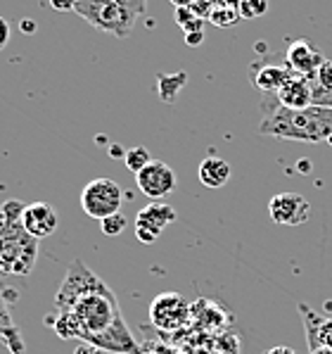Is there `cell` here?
I'll list each match as a JSON object with an SVG mask.
<instances>
[{"label": "cell", "instance_id": "obj_29", "mask_svg": "<svg viewBox=\"0 0 332 354\" xmlns=\"http://www.w3.org/2000/svg\"><path fill=\"white\" fill-rule=\"evenodd\" d=\"M202 31H193V34H185V43H188V46H199V43H202Z\"/></svg>", "mask_w": 332, "mask_h": 354}, {"label": "cell", "instance_id": "obj_14", "mask_svg": "<svg viewBox=\"0 0 332 354\" xmlns=\"http://www.w3.org/2000/svg\"><path fill=\"white\" fill-rule=\"evenodd\" d=\"M197 178L204 188L219 190L231 181V165H228V160H223L219 155H209V157H204L202 165H199Z\"/></svg>", "mask_w": 332, "mask_h": 354}, {"label": "cell", "instance_id": "obj_26", "mask_svg": "<svg viewBox=\"0 0 332 354\" xmlns=\"http://www.w3.org/2000/svg\"><path fill=\"white\" fill-rule=\"evenodd\" d=\"M50 3L52 10H57V12H74L76 8V0H48Z\"/></svg>", "mask_w": 332, "mask_h": 354}, {"label": "cell", "instance_id": "obj_27", "mask_svg": "<svg viewBox=\"0 0 332 354\" xmlns=\"http://www.w3.org/2000/svg\"><path fill=\"white\" fill-rule=\"evenodd\" d=\"M74 354H105V350H100V347L90 345V342H81V345H76Z\"/></svg>", "mask_w": 332, "mask_h": 354}, {"label": "cell", "instance_id": "obj_16", "mask_svg": "<svg viewBox=\"0 0 332 354\" xmlns=\"http://www.w3.org/2000/svg\"><path fill=\"white\" fill-rule=\"evenodd\" d=\"M0 340H3V345L12 354H24L26 350L24 340H21V330L14 324L8 302L3 297H0Z\"/></svg>", "mask_w": 332, "mask_h": 354}, {"label": "cell", "instance_id": "obj_18", "mask_svg": "<svg viewBox=\"0 0 332 354\" xmlns=\"http://www.w3.org/2000/svg\"><path fill=\"white\" fill-rule=\"evenodd\" d=\"M209 19L214 21L216 26H233V24H237V21L242 19V15H240V8H237L235 3H228V0H223L219 8L209 15Z\"/></svg>", "mask_w": 332, "mask_h": 354}, {"label": "cell", "instance_id": "obj_13", "mask_svg": "<svg viewBox=\"0 0 332 354\" xmlns=\"http://www.w3.org/2000/svg\"><path fill=\"white\" fill-rule=\"evenodd\" d=\"M277 105L287 107V110H306L311 107V86H309L306 76L295 74L280 91L275 93Z\"/></svg>", "mask_w": 332, "mask_h": 354}, {"label": "cell", "instance_id": "obj_22", "mask_svg": "<svg viewBox=\"0 0 332 354\" xmlns=\"http://www.w3.org/2000/svg\"><path fill=\"white\" fill-rule=\"evenodd\" d=\"M117 5L121 8V12L126 15L130 24H135L140 15L145 12V8H148V0H117Z\"/></svg>", "mask_w": 332, "mask_h": 354}, {"label": "cell", "instance_id": "obj_3", "mask_svg": "<svg viewBox=\"0 0 332 354\" xmlns=\"http://www.w3.org/2000/svg\"><path fill=\"white\" fill-rule=\"evenodd\" d=\"M24 207L26 205L12 200L0 212L5 219V226L0 231V264L5 271H12V274H29L38 252L36 238L29 236L26 228L21 226Z\"/></svg>", "mask_w": 332, "mask_h": 354}, {"label": "cell", "instance_id": "obj_31", "mask_svg": "<svg viewBox=\"0 0 332 354\" xmlns=\"http://www.w3.org/2000/svg\"><path fill=\"white\" fill-rule=\"evenodd\" d=\"M171 5H176V8H193L197 0H168Z\"/></svg>", "mask_w": 332, "mask_h": 354}, {"label": "cell", "instance_id": "obj_32", "mask_svg": "<svg viewBox=\"0 0 332 354\" xmlns=\"http://www.w3.org/2000/svg\"><path fill=\"white\" fill-rule=\"evenodd\" d=\"M309 354H332V350H328V347H318V350H313Z\"/></svg>", "mask_w": 332, "mask_h": 354}, {"label": "cell", "instance_id": "obj_15", "mask_svg": "<svg viewBox=\"0 0 332 354\" xmlns=\"http://www.w3.org/2000/svg\"><path fill=\"white\" fill-rule=\"evenodd\" d=\"M295 76L290 67H277V64H266V67H261L257 74H254V86L261 91L264 95H275L277 91L282 88V86L287 84V81Z\"/></svg>", "mask_w": 332, "mask_h": 354}, {"label": "cell", "instance_id": "obj_9", "mask_svg": "<svg viewBox=\"0 0 332 354\" xmlns=\"http://www.w3.org/2000/svg\"><path fill=\"white\" fill-rule=\"evenodd\" d=\"M140 193L148 195L150 200H162L176 190V171L162 160H152L148 167L135 174Z\"/></svg>", "mask_w": 332, "mask_h": 354}, {"label": "cell", "instance_id": "obj_7", "mask_svg": "<svg viewBox=\"0 0 332 354\" xmlns=\"http://www.w3.org/2000/svg\"><path fill=\"white\" fill-rule=\"evenodd\" d=\"M176 221V209L166 203H152L138 212L135 216V238L143 245H152L162 236L166 226Z\"/></svg>", "mask_w": 332, "mask_h": 354}, {"label": "cell", "instance_id": "obj_20", "mask_svg": "<svg viewBox=\"0 0 332 354\" xmlns=\"http://www.w3.org/2000/svg\"><path fill=\"white\" fill-rule=\"evenodd\" d=\"M124 162H126V169L138 174L140 169H145L150 165L152 157H150V152L143 148V145H138V148H130L126 155H124Z\"/></svg>", "mask_w": 332, "mask_h": 354}, {"label": "cell", "instance_id": "obj_2", "mask_svg": "<svg viewBox=\"0 0 332 354\" xmlns=\"http://www.w3.org/2000/svg\"><path fill=\"white\" fill-rule=\"evenodd\" d=\"M261 136L302 143H332V110L311 105L306 110H287L277 105L275 95H264V119L259 124Z\"/></svg>", "mask_w": 332, "mask_h": 354}, {"label": "cell", "instance_id": "obj_11", "mask_svg": "<svg viewBox=\"0 0 332 354\" xmlns=\"http://www.w3.org/2000/svg\"><path fill=\"white\" fill-rule=\"evenodd\" d=\"M57 224H59V216H57L55 207L48 203H31L21 212V226H24L26 233L34 236L36 241L52 236V233L57 231Z\"/></svg>", "mask_w": 332, "mask_h": 354}, {"label": "cell", "instance_id": "obj_33", "mask_svg": "<svg viewBox=\"0 0 332 354\" xmlns=\"http://www.w3.org/2000/svg\"><path fill=\"white\" fill-rule=\"evenodd\" d=\"M231 3H235V5H237V3H240V0H231Z\"/></svg>", "mask_w": 332, "mask_h": 354}, {"label": "cell", "instance_id": "obj_8", "mask_svg": "<svg viewBox=\"0 0 332 354\" xmlns=\"http://www.w3.org/2000/svg\"><path fill=\"white\" fill-rule=\"evenodd\" d=\"M268 216L277 226H302L311 219V205L299 193H277L268 203Z\"/></svg>", "mask_w": 332, "mask_h": 354}, {"label": "cell", "instance_id": "obj_17", "mask_svg": "<svg viewBox=\"0 0 332 354\" xmlns=\"http://www.w3.org/2000/svg\"><path fill=\"white\" fill-rule=\"evenodd\" d=\"M48 324L55 328V333L62 337V340H79L81 330H79V321L72 312H59L57 309V317H48Z\"/></svg>", "mask_w": 332, "mask_h": 354}, {"label": "cell", "instance_id": "obj_24", "mask_svg": "<svg viewBox=\"0 0 332 354\" xmlns=\"http://www.w3.org/2000/svg\"><path fill=\"white\" fill-rule=\"evenodd\" d=\"M311 79L320 86V88L332 91V59H325V62L320 64V69L311 76Z\"/></svg>", "mask_w": 332, "mask_h": 354}, {"label": "cell", "instance_id": "obj_30", "mask_svg": "<svg viewBox=\"0 0 332 354\" xmlns=\"http://www.w3.org/2000/svg\"><path fill=\"white\" fill-rule=\"evenodd\" d=\"M264 354H297V350H292V347H285V345H277V347H271L268 352Z\"/></svg>", "mask_w": 332, "mask_h": 354}, {"label": "cell", "instance_id": "obj_12", "mask_svg": "<svg viewBox=\"0 0 332 354\" xmlns=\"http://www.w3.org/2000/svg\"><path fill=\"white\" fill-rule=\"evenodd\" d=\"M297 309H299V314H302L304 330H306L309 352L318 350V347L332 350V317H320L315 309H311L304 302H299Z\"/></svg>", "mask_w": 332, "mask_h": 354}, {"label": "cell", "instance_id": "obj_25", "mask_svg": "<svg viewBox=\"0 0 332 354\" xmlns=\"http://www.w3.org/2000/svg\"><path fill=\"white\" fill-rule=\"evenodd\" d=\"M183 84H185V74H178L176 81L159 79V91H162V95H164V100H168V91H171V100H173V97H176V91L181 88Z\"/></svg>", "mask_w": 332, "mask_h": 354}, {"label": "cell", "instance_id": "obj_21", "mask_svg": "<svg viewBox=\"0 0 332 354\" xmlns=\"http://www.w3.org/2000/svg\"><path fill=\"white\" fill-rule=\"evenodd\" d=\"M237 8H240V15L244 19H257L261 15H266L268 0H240Z\"/></svg>", "mask_w": 332, "mask_h": 354}, {"label": "cell", "instance_id": "obj_6", "mask_svg": "<svg viewBox=\"0 0 332 354\" xmlns=\"http://www.w3.org/2000/svg\"><path fill=\"white\" fill-rule=\"evenodd\" d=\"M150 321L162 330H178L190 321V302L178 292H162L150 304Z\"/></svg>", "mask_w": 332, "mask_h": 354}, {"label": "cell", "instance_id": "obj_10", "mask_svg": "<svg viewBox=\"0 0 332 354\" xmlns=\"http://www.w3.org/2000/svg\"><path fill=\"white\" fill-rule=\"evenodd\" d=\"M325 59L328 57H325L311 41H306V38L290 41L287 53H285V64L299 76H313Z\"/></svg>", "mask_w": 332, "mask_h": 354}, {"label": "cell", "instance_id": "obj_23", "mask_svg": "<svg viewBox=\"0 0 332 354\" xmlns=\"http://www.w3.org/2000/svg\"><path fill=\"white\" fill-rule=\"evenodd\" d=\"M126 216L121 214V212H117V214H112V216H107V219H102L100 221V228H102V233L105 236H119V233H124V228H126Z\"/></svg>", "mask_w": 332, "mask_h": 354}, {"label": "cell", "instance_id": "obj_4", "mask_svg": "<svg viewBox=\"0 0 332 354\" xmlns=\"http://www.w3.org/2000/svg\"><path fill=\"white\" fill-rule=\"evenodd\" d=\"M74 12L97 31H105L117 38H128L135 29V24H130L126 15L121 12L117 0H76Z\"/></svg>", "mask_w": 332, "mask_h": 354}, {"label": "cell", "instance_id": "obj_1", "mask_svg": "<svg viewBox=\"0 0 332 354\" xmlns=\"http://www.w3.org/2000/svg\"><path fill=\"white\" fill-rule=\"evenodd\" d=\"M55 309L74 314L81 330L79 340L114 354H140V345L124 321L114 290L84 264V259L69 264L55 295Z\"/></svg>", "mask_w": 332, "mask_h": 354}, {"label": "cell", "instance_id": "obj_5", "mask_svg": "<svg viewBox=\"0 0 332 354\" xmlns=\"http://www.w3.org/2000/svg\"><path fill=\"white\" fill-rule=\"evenodd\" d=\"M121 186L112 178H92L81 190V207L90 219H107L121 209Z\"/></svg>", "mask_w": 332, "mask_h": 354}, {"label": "cell", "instance_id": "obj_19", "mask_svg": "<svg viewBox=\"0 0 332 354\" xmlns=\"http://www.w3.org/2000/svg\"><path fill=\"white\" fill-rule=\"evenodd\" d=\"M176 21L183 26L185 34H193V31H202L204 19L197 17L193 12V8H176Z\"/></svg>", "mask_w": 332, "mask_h": 354}, {"label": "cell", "instance_id": "obj_28", "mask_svg": "<svg viewBox=\"0 0 332 354\" xmlns=\"http://www.w3.org/2000/svg\"><path fill=\"white\" fill-rule=\"evenodd\" d=\"M8 43H10V24H8V19L0 17V50H3Z\"/></svg>", "mask_w": 332, "mask_h": 354}]
</instances>
